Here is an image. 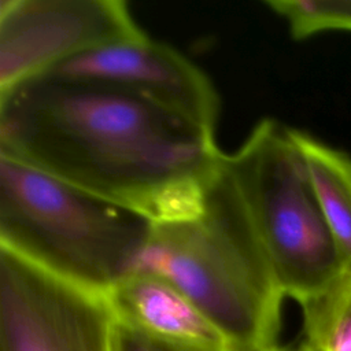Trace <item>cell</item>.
Listing matches in <instances>:
<instances>
[{
  "label": "cell",
  "instance_id": "1",
  "mask_svg": "<svg viewBox=\"0 0 351 351\" xmlns=\"http://www.w3.org/2000/svg\"><path fill=\"white\" fill-rule=\"evenodd\" d=\"M214 132L126 92L40 74L0 90V156L152 223L202 211L223 154Z\"/></svg>",
  "mask_w": 351,
  "mask_h": 351
},
{
  "label": "cell",
  "instance_id": "2",
  "mask_svg": "<svg viewBox=\"0 0 351 351\" xmlns=\"http://www.w3.org/2000/svg\"><path fill=\"white\" fill-rule=\"evenodd\" d=\"M223 158L202 211L154 223L134 271L176 285L222 332L232 351H271L278 347L285 295Z\"/></svg>",
  "mask_w": 351,
  "mask_h": 351
},
{
  "label": "cell",
  "instance_id": "3",
  "mask_svg": "<svg viewBox=\"0 0 351 351\" xmlns=\"http://www.w3.org/2000/svg\"><path fill=\"white\" fill-rule=\"evenodd\" d=\"M154 223L119 204L0 156V247L107 293L133 273Z\"/></svg>",
  "mask_w": 351,
  "mask_h": 351
},
{
  "label": "cell",
  "instance_id": "4",
  "mask_svg": "<svg viewBox=\"0 0 351 351\" xmlns=\"http://www.w3.org/2000/svg\"><path fill=\"white\" fill-rule=\"evenodd\" d=\"M223 159L285 296L303 304L351 270L321 211L291 128L265 118Z\"/></svg>",
  "mask_w": 351,
  "mask_h": 351
},
{
  "label": "cell",
  "instance_id": "5",
  "mask_svg": "<svg viewBox=\"0 0 351 351\" xmlns=\"http://www.w3.org/2000/svg\"><path fill=\"white\" fill-rule=\"evenodd\" d=\"M114 321L104 293L0 247V351H110Z\"/></svg>",
  "mask_w": 351,
  "mask_h": 351
},
{
  "label": "cell",
  "instance_id": "6",
  "mask_svg": "<svg viewBox=\"0 0 351 351\" xmlns=\"http://www.w3.org/2000/svg\"><path fill=\"white\" fill-rule=\"evenodd\" d=\"M144 34L122 0H0V90Z\"/></svg>",
  "mask_w": 351,
  "mask_h": 351
},
{
  "label": "cell",
  "instance_id": "7",
  "mask_svg": "<svg viewBox=\"0 0 351 351\" xmlns=\"http://www.w3.org/2000/svg\"><path fill=\"white\" fill-rule=\"evenodd\" d=\"M44 74L110 86L215 130L219 97L210 78L181 52L147 34L84 52Z\"/></svg>",
  "mask_w": 351,
  "mask_h": 351
},
{
  "label": "cell",
  "instance_id": "8",
  "mask_svg": "<svg viewBox=\"0 0 351 351\" xmlns=\"http://www.w3.org/2000/svg\"><path fill=\"white\" fill-rule=\"evenodd\" d=\"M104 295L115 321L123 325L202 351H232L203 311L160 276L133 271Z\"/></svg>",
  "mask_w": 351,
  "mask_h": 351
},
{
  "label": "cell",
  "instance_id": "9",
  "mask_svg": "<svg viewBox=\"0 0 351 351\" xmlns=\"http://www.w3.org/2000/svg\"><path fill=\"white\" fill-rule=\"evenodd\" d=\"M291 136L330 233L351 269V158L306 132L291 128Z\"/></svg>",
  "mask_w": 351,
  "mask_h": 351
},
{
  "label": "cell",
  "instance_id": "10",
  "mask_svg": "<svg viewBox=\"0 0 351 351\" xmlns=\"http://www.w3.org/2000/svg\"><path fill=\"white\" fill-rule=\"evenodd\" d=\"M300 306L304 337L296 351H351V270Z\"/></svg>",
  "mask_w": 351,
  "mask_h": 351
},
{
  "label": "cell",
  "instance_id": "11",
  "mask_svg": "<svg viewBox=\"0 0 351 351\" xmlns=\"http://www.w3.org/2000/svg\"><path fill=\"white\" fill-rule=\"evenodd\" d=\"M265 4L288 23L295 40L326 30L351 32V0H267Z\"/></svg>",
  "mask_w": 351,
  "mask_h": 351
},
{
  "label": "cell",
  "instance_id": "12",
  "mask_svg": "<svg viewBox=\"0 0 351 351\" xmlns=\"http://www.w3.org/2000/svg\"><path fill=\"white\" fill-rule=\"evenodd\" d=\"M110 351H202L174 344L114 321Z\"/></svg>",
  "mask_w": 351,
  "mask_h": 351
},
{
  "label": "cell",
  "instance_id": "13",
  "mask_svg": "<svg viewBox=\"0 0 351 351\" xmlns=\"http://www.w3.org/2000/svg\"><path fill=\"white\" fill-rule=\"evenodd\" d=\"M271 351H287V350H282V348H280V347H276V348H273Z\"/></svg>",
  "mask_w": 351,
  "mask_h": 351
}]
</instances>
